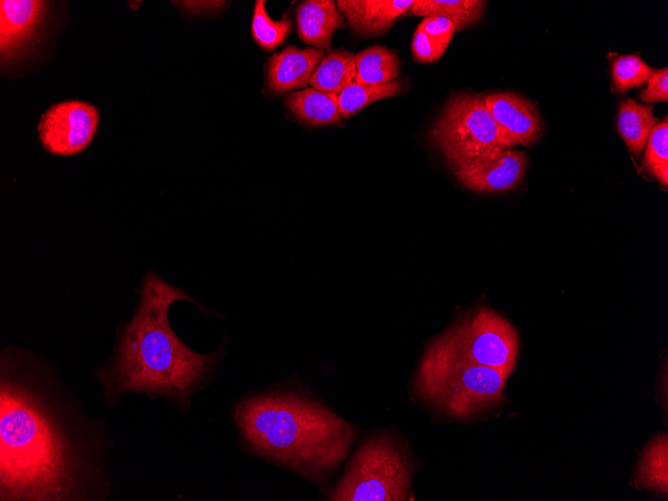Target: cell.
<instances>
[{
	"mask_svg": "<svg viewBox=\"0 0 668 501\" xmlns=\"http://www.w3.org/2000/svg\"><path fill=\"white\" fill-rule=\"evenodd\" d=\"M111 446L104 421L82 412L48 361L13 346L1 352V501L105 500Z\"/></svg>",
	"mask_w": 668,
	"mask_h": 501,
	"instance_id": "cell-1",
	"label": "cell"
},
{
	"mask_svg": "<svg viewBox=\"0 0 668 501\" xmlns=\"http://www.w3.org/2000/svg\"><path fill=\"white\" fill-rule=\"evenodd\" d=\"M138 292L132 318L118 328L112 358L93 372L104 401L113 407L126 394L139 393L165 398L188 411L193 395L210 381L222 348L197 353L171 328L168 310L175 301L198 305L183 289L149 271Z\"/></svg>",
	"mask_w": 668,
	"mask_h": 501,
	"instance_id": "cell-2",
	"label": "cell"
},
{
	"mask_svg": "<svg viewBox=\"0 0 668 501\" xmlns=\"http://www.w3.org/2000/svg\"><path fill=\"white\" fill-rule=\"evenodd\" d=\"M233 419L250 451L315 483L339 467L356 437L353 425L294 390L248 396Z\"/></svg>",
	"mask_w": 668,
	"mask_h": 501,
	"instance_id": "cell-3",
	"label": "cell"
},
{
	"mask_svg": "<svg viewBox=\"0 0 668 501\" xmlns=\"http://www.w3.org/2000/svg\"><path fill=\"white\" fill-rule=\"evenodd\" d=\"M507 378L497 369L462 358L439 336L423 354L414 389L435 409L467 418L501 403Z\"/></svg>",
	"mask_w": 668,
	"mask_h": 501,
	"instance_id": "cell-4",
	"label": "cell"
},
{
	"mask_svg": "<svg viewBox=\"0 0 668 501\" xmlns=\"http://www.w3.org/2000/svg\"><path fill=\"white\" fill-rule=\"evenodd\" d=\"M413 464L388 434L371 436L357 449L329 499L334 501H403L408 499Z\"/></svg>",
	"mask_w": 668,
	"mask_h": 501,
	"instance_id": "cell-5",
	"label": "cell"
},
{
	"mask_svg": "<svg viewBox=\"0 0 668 501\" xmlns=\"http://www.w3.org/2000/svg\"><path fill=\"white\" fill-rule=\"evenodd\" d=\"M484 97L476 93L453 96L429 132L431 142L453 170L515 146L491 115Z\"/></svg>",
	"mask_w": 668,
	"mask_h": 501,
	"instance_id": "cell-6",
	"label": "cell"
},
{
	"mask_svg": "<svg viewBox=\"0 0 668 501\" xmlns=\"http://www.w3.org/2000/svg\"><path fill=\"white\" fill-rule=\"evenodd\" d=\"M459 356L499 370L509 377L518 354L513 326L489 308L482 307L440 335Z\"/></svg>",
	"mask_w": 668,
	"mask_h": 501,
	"instance_id": "cell-7",
	"label": "cell"
},
{
	"mask_svg": "<svg viewBox=\"0 0 668 501\" xmlns=\"http://www.w3.org/2000/svg\"><path fill=\"white\" fill-rule=\"evenodd\" d=\"M99 121L93 105L64 101L52 105L38 123V135L50 154L71 156L83 151L92 141Z\"/></svg>",
	"mask_w": 668,
	"mask_h": 501,
	"instance_id": "cell-8",
	"label": "cell"
},
{
	"mask_svg": "<svg viewBox=\"0 0 668 501\" xmlns=\"http://www.w3.org/2000/svg\"><path fill=\"white\" fill-rule=\"evenodd\" d=\"M525 169V154L507 149L469 161L454 169V173L471 190L502 192L519 186Z\"/></svg>",
	"mask_w": 668,
	"mask_h": 501,
	"instance_id": "cell-9",
	"label": "cell"
},
{
	"mask_svg": "<svg viewBox=\"0 0 668 501\" xmlns=\"http://www.w3.org/2000/svg\"><path fill=\"white\" fill-rule=\"evenodd\" d=\"M45 1H0V50L2 62L22 56L36 35L45 14Z\"/></svg>",
	"mask_w": 668,
	"mask_h": 501,
	"instance_id": "cell-10",
	"label": "cell"
},
{
	"mask_svg": "<svg viewBox=\"0 0 668 501\" xmlns=\"http://www.w3.org/2000/svg\"><path fill=\"white\" fill-rule=\"evenodd\" d=\"M484 101L498 126L514 145L529 146L538 140L541 120L529 100L513 92H499L486 95Z\"/></svg>",
	"mask_w": 668,
	"mask_h": 501,
	"instance_id": "cell-11",
	"label": "cell"
},
{
	"mask_svg": "<svg viewBox=\"0 0 668 501\" xmlns=\"http://www.w3.org/2000/svg\"><path fill=\"white\" fill-rule=\"evenodd\" d=\"M317 48L298 49L288 45L274 53L267 65V87L276 95L300 89L310 83L313 72L324 57Z\"/></svg>",
	"mask_w": 668,
	"mask_h": 501,
	"instance_id": "cell-12",
	"label": "cell"
},
{
	"mask_svg": "<svg viewBox=\"0 0 668 501\" xmlns=\"http://www.w3.org/2000/svg\"><path fill=\"white\" fill-rule=\"evenodd\" d=\"M413 0H339L338 11L359 37L385 34L393 22L412 7Z\"/></svg>",
	"mask_w": 668,
	"mask_h": 501,
	"instance_id": "cell-13",
	"label": "cell"
},
{
	"mask_svg": "<svg viewBox=\"0 0 668 501\" xmlns=\"http://www.w3.org/2000/svg\"><path fill=\"white\" fill-rule=\"evenodd\" d=\"M297 32L302 42L325 52L330 50L335 31L345 27L336 1H303L296 12Z\"/></svg>",
	"mask_w": 668,
	"mask_h": 501,
	"instance_id": "cell-14",
	"label": "cell"
},
{
	"mask_svg": "<svg viewBox=\"0 0 668 501\" xmlns=\"http://www.w3.org/2000/svg\"><path fill=\"white\" fill-rule=\"evenodd\" d=\"M285 104L299 122L308 126L342 124L336 93L311 87L290 93L285 98Z\"/></svg>",
	"mask_w": 668,
	"mask_h": 501,
	"instance_id": "cell-15",
	"label": "cell"
},
{
	"mask_svg": "<svg viewBox=\"0 0 668 501\" xmlns=\"http://www.w3.org/2000/svg\"><path fill=\"white\" fill-rule=\"evenodd\" d=\"M657 121L653 114V106L642 105L632 99L620 103L618 131L634 156L641 155Z\"/></svg>",
	"mask_w": 668,
	"mask_h": 501,
	"instance_id": "cell-16",
	"label": "cell"
},
{
	"mask_svg": "<svg viewBox=\"0 0 668 501\" xmlns=\"http://www.w3.org/2000/svg\"><path fill=\"white\" fill-rule=\"evenodd\" d=\"M455 32L454 24L443 17H425L414 32L411 49L418 62L430 63L440 58Z\"/></svg>",
	"mask_w": 668,
	"mask_h": 501,
	"instance_id": "cell-17",
	"label": "cell"
},
{
	"mask_svg": "<svg viewBox=\"0 0 668 501\" xmlns=\"http://www.w3.org/2000/svg\"><path fill=\"white\" fill-rule=\"evenodd\" d=\"M486 1L481 0H414L410 13L424 17H443L455 30L474 25L483 15Z\"/></svg>",
	"mask_w": 668,
	"mask_h": 501,
	"instance_id": "cell-18",
	"label": "cell"
},
{
	"mask_svg": "<svg viewBox=\"0 0 668 501\" xmlns=\"http://www.w3.org/2000/svg\"><path fill=\"white\" fill-rule=\"evenodd\" d=\"M356 77V63L353 53L336 50L328 54L318 64L310 79L312 88L323 92L339 94Z\"/></svg>",
	"mask_w": 668,
	"mask_h": 501,
	"instance_id": "cell-19",
	"label": "cell"
},
{
	"mask_svg": "<svg viewBox=\"0 0 668 501\" xmlns=\"http://www.w3.org/2000/svg\"><path fill=\"white\" fill-rule=\"evenodd\" d=\"M354 56L357 83L382 84L393 81L398 76V57L383 46L369 47Z\"/></svg>",
	"mask_w": 668,
	"mask_h": 501,
	"instance_id": "cell-20",
	"label": "cell"
},
{
	"mask_svg": "<svg viewBox=\"0 0 668 501\" xmlns=\"http://www.w3.org/2000/svg\"><path fill=\"white\" fill-rule=\"evenodd\" d=\"M401 88L400 81L382 84L350 83L338 94V107L342 118H349L365 106L378 100L396 96Z\"/></svg>",
	"mask_w": 668,
	"mask_h": 501,
	"instance_id": "cell-21",
	"label": "cell"
},
{
	"mask_svg": "<svg viewBox=\"0 0 668 501\" xmlns=\"http://www.w3.org/2000/svg\"><path fill=\"white\" fill-rule=\"evenodd\" d=\"M638 482L642 486L667 494V436L657 437L642 455L638 469Z\"/></svg>",
	"mask_w": 668,
	"mask_h": 501,
	"instance_id": "cell-22",
	"label": "cell"
},
{
	"mask_svg": "<svg viewBox=\"0 0 668 501\" xmlns=\"http://www.w3.org/2000/svg\"><path fill=\"white\" fill-rule=\"evenodd\" d=\"M292 28L287 17L274 21L265 9V1L256 0L251 24V33L255 42L265 51H273L284 43Z\"/></svg>",
	"mask_w": 668,
	"mask_h": 501,
	"instance_id": "cell-23",
	"label": "cell"
},
{
	"mask_svg": "<svg viewBox=\"0 0 668 501\" xmlns=\"http://www.w3.org/2000/svg\"><path fill=\"white\" fill-rule=\"evenodd\" d=\"M643 165L664 186L668 184V120L657 123L647 140Z\"/></svg>",
	"mask_w": 668,
	"mask_h": 501,
	"instance_id": "cell-24",
	"label": "cell"
},
{
	"mask_svg": "<svg viewBox=\"0 0 668 501\" xmlns=\"http://www.w3.org/2000/svg\"><path fill=\"white\" fill-rule=\"evenodd\" d=\"M653 72L654 69L636 55L620 56L612 64L613 82L619 94L642 86Z\"/></svg>",
	"mask_w": 668,
	"mask_h": 501,
	"instance_id": "cell-25",
	"label": "cell"
},
{
	"mask_svg": "<svg viewBox=\"0 0 668 501\" xmlns=\"http://www.w3.org/2000/svg\"><path fill=\"white\" fill-rule=\"evenodd\" d=\"M645 103L668 101V68L654 70L647 81V87L639 94Z\"/></svg>",
	"mask_w": 668,
	"mask_h": 501,
	"instance_id": "cell-26",
	"label": "cell"
},
{
	"mask_svg": "<svg viewBox=\"0 0 668 501\" xmlns=\"http://www.w3.org/2000/svg\"><path fill=\"white\" fill-rule=\"evenodd\" d=\"M180 3L181 6H183L185 9L195 12V13H200V12H208V11H215L220 9L226 2L225 1H182V2H177Z\"/></svg>",
	"mask_w": 668,
	"mask_h": 501,
	"instance_id": "cell-27",
	"label": "cell"
}]
</instances>
